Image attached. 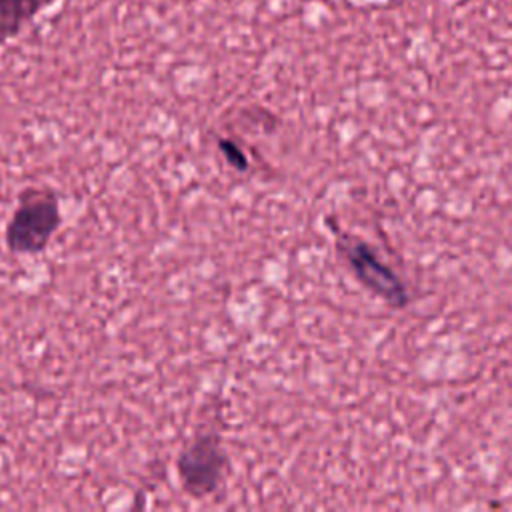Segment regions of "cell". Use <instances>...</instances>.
<instances>
[{"label": "cell", "mask_w": 512, "mask_h": 512, "mask_svg": "<svg viewBox=\"0 0 512 512\" xmlns=\"http://www.w3.org/2000/svg\"><path fill=\"white\" fill-rule=\"evenodd\" d=\"M62 224L60 196L50 186H26L4 228V244L12 254L34 256L48 248Z\"/></svg>", "instance_id": "6da1fadb"}, {"label": "cell", "mask_w": 512, "mask_h": 512, "mask_svg": "<svg viewBox=\"0 0 512 512\" xmlns=\"http://www.w3.org/2000/svg\"><path fill=\"white\" fill-rule=\"evenodd\" d=\"M338 250L352 268L354 276L376 296L392 306H404L408 296L400 278L376 256V252L358 238L338 232Z\"/></svg>", "instance_id": "3957f363"}, {"label": "cell", "mask_w": 512, "mask_h": 512, "mask_svg": "<svg viewBox=\"0 0 512 512\" xmlns=\"http://www.w3.org/2000/svg\"><path fill=\"white\" fill-rule=\"evenodd\" d=\"M228 472V452L218 430H198L178 452L176 476L190 498L216 494Z\"/></svg>", "instance_id": "7a4b0ae2"}, {"label": "cell", "mask_w": 512, "mask_h": 512, "mask_svg": "<svg viewBox=\"0 0 512 512\" xmlns=\"http://www.w3.org/2000/svg\"><path fill=\"white\" fill-rule=\"evenodd\" d=\"M52 0H0V46L20 36Z\"/></svg>", "instance_id": "277c9868"}, {"label": "cell", "mask_w": 512, "mask_h": 512, "mask_svg": "<svg viewBox=\"0 0 512 512\" xmlns=\"http://www.w3.org/2000/svg\"><path fill=\"white\" fill-rule=\"evenodd\" d=\"M220 150L224 152L226 160H228L232 166H236L238 170H246V168H248L246 156H244L242 150H238L236 144H232V142H228V140H220Z\"/></svg>", "instance_id": "5b68a950"}]
</instances>
